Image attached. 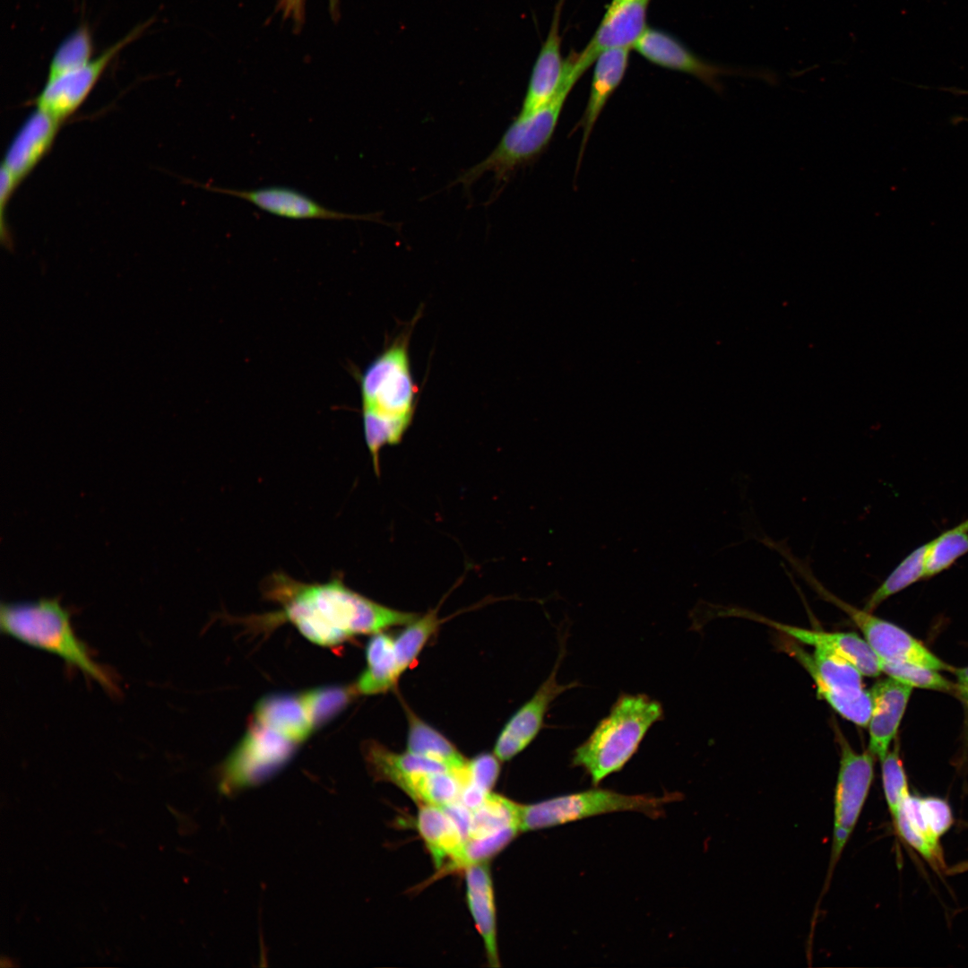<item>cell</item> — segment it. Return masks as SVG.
Here are the masks:
<instances>
[{
    "instance_id": "1f68e13d",
    "label": "cell",
    "mask_w": 968,
    "mask_h": 968,
    "mask_svg": "<svg viewBox=\"0 0 968 968\" xmlns=\"http://www.w3.org/2000/svg\"><path fill=\"white\" fill-rule=\"evenodd\" d=\"M519 832L516 827H508L487 836L467 839L458 857L438 869L439 875L486 862L501 851Z\"/></svg>"
},
{
    "instance_id": "2e32d148",
    "label": "cell",
    "mask_w": 968,
    "mask_h": 968,
    "mask_svg": "<svg viewBox=\"0 0 968 968\" xmlns=\"http://www.w3.org/2000/svg\"><path fill=\"white\" fill-rule=\"evenodd\" d=\"M61 125L38 108L22 125L2 162L18 186L50 151Z\"/></svg>"
},
{
    "instance_id": "603a6c76",
    "label": "cell",
    "mask_w": 968,
    "mask_h": 968,
    "mask_svg": "<svg viewBox=\"0 0 968 968\" xmlns=\"http://www.w3.org/2000/svg\"><path fill=\"white\" fill-rule=\"evenodd\" d=\"M416 827L437 869L454 860L465 839L442 807L420 805Z\"/></svg>"
},
{
    "instance_id": "e575fe53",
    "label": "cell",
    "mask_w": 968,
    "mask_h": 968,
    "mask_svg": "<svg viewBox=\"0 0 968 968\" xmlns=\"http://www.w3.org/2000/svg\"><path fill=\"white\" fill-rule=\"evenodd\" d=\"M882 762V780L886 802L894 817L903 799L909 794L907 780L899 756L898 747L888 751Z\"/></svg>"
},
{
    "instance_id": "3957f363",
    "label": "cell",
    "mask_w": 968,
    "mask_h": 968,
    "mask_svg": "<svg viewBox=\"0 0 968 968\" xmlns=\"http://www.w3.org/2000/svg\"><path fill=\"white\" fill-rule=\"evenodd\" d=\"M0 627L7 636L57 656L108 693L117 692L111 674L94 660L86 644L76 635L70 613L58 599L2 603Z\"/></svg>"
},
{
    "instance_id": "484cf974",
    "label": "cell",
    "mask_w": 968,
    "mask_h": 968,
    "mask_svg": "<svg viewBox=\"0 0 968 968\" xmlns=\"http://www.w3.org/2000/svg\"><path fill=\"white\" fill-rule=\"evenodd\" d=\"M463 784L453 771H436L408 778L401 790L420 805L442 807L460 799Z\"/></svg>"
},
{
    "instance_id": "7c38bea8",
    "label": "cell",
    "mask_w": 968,
    "mask_h": 968,
    "mask_svg": "<svg viewBox=\"0 0 968 968\" xmlns=\"http://www.w3.org/2000/svg\"><path fill=\"white\" fill-rule=\"evenodd\" d=\"M564 654V644H561L558 658L548 678L501 730L494 748V754L500 761L510 760L525 749L540 730L549 704L566 690L579 686L577 682L563 685L557 680Z\"/></svg>"
},
{
    "instance_id": "5bb4252c",
    "label": "cell",
    "mask_w": 968,
    "mask_h": 968,
    "mask_svg": "<svg viewBox=\"0 0 968 968\" xmlns=\"http://www.w3.org/2000/svg\"><path fill=\"white\" fill-rule=\"evenodd\" d=\"M649 1L611 3L585 48L570 56L575 68L583 73L602 52L634 48L647 29Z\"/></svg>"
},
{
    "instance_id": "30bf717a",
    "label": "cell",
    "mask_w": 968,
    "mask_h": 968,
    "mask_svg": "<svg viewBox=\"0 0 968 968\" xmlns=\"http://www.w3.org/2000/svg\"><path fill=\"white\" fill-rule=\"evenodd\" d=\"M841 747L840 767L834 793V819L829 876L833 872L859 819L873 780L874 758L869 752H855L837 731Z\"/></svg>"
},
{
    "instance_id": "f1b7e54d",
    "label": "cell",
    "mask_w": 968,
    "mask_h": 968,
    "mask_svg": "<svg viewBox=\"0 0 968 968\" xmlns=\"http://www.w3.org/2000/svg\"><path fill=\"white\" fill-rule=\"evenodd\" d=\"M94 43L90 28L82 24L58 45L49 62L47 81L79 69L93 58Z\"/></svg>"
},
{
    "instance_id": "4fadbf2b",
    "label": "cell",
    "mask_w": 968,
    "mask_h": 968,
    "mask_svg": "<svg viewBox=\"0 0 968 968\" xmlns=\"http://www.w3.org/2000/svg\"><path fill=\"white\" fill-rule=\"evenodd\" d=\"M203 187L212 192L243 199L262 211L287 219L380 220L378 216L375 214H352L330 209L307 194L286 186H272L255 189H232L205 185Z\"/></svg>"
},
{
    "instance_id": "f35d334b",
    "label": "cell",
    "mask_w": 968,
    "mask_h": 968,
    "mask_svg": "<svg viewBox=\"0 0 968 968\" xmlns=\"http://www.w3.org/2000/svg\"><path fill=\"white\" fill-rule=\"evenodd\" d=\"M900 809L915 831L921 834L933 844L939 845L938 839L932 835L924 818L921 809V799L908 794L903 799Z\"/></svg>"
},
{
    "instance_id": "e0dca14e",
    "label": "cell",
    "mask_w": 968,
    "mask_h": 968,
    "mask_svg": "<svg viewBox=\"0 0 968 968\" xmlns=\"http://www.w3.org/2000/svg\"><path fill=\"white\" fill-rule=\"evenodd\" d=\"M634 48L651 63L693 75L716 91L722 89L719 76L738 73L704 62L676 39L655 29L647 28Z\"/></svg>"
},
{
    "instance_id": "7402d4cb",
    "label": "cell",
    "mask_w": 968,
    "mask_h": 968,
    "mask_svg": "<svg viewBox=\"0 0 968 968\" xmlns=\"http://www.w3.org/2000/svg\"><path fill=\"white\" fill-rule=\"evenodd\" d=\"M252 721L298 745L315 730L300 694H272L263 697L255 707Z\"/></svg>"
},
{
    "instance_id": "6da1fadb",
    "label": "cell",
    "mask_w": 968,
    "mask_h": 968,
    "mask_svg": "<svg viewBox=\"0 0 968 968\" xmlns=\"http://www.w3.org/2000/svg\"><path fill=\"white\" fill-rule=\"evenodd\" d=\"M264 591L281 605L274 618L290 621L306 638L322 646H334L350 636L376 634L417 618L369 600L338 577L324 583H307L281 572L273 573L264 581Z\"/></svg>"
},
{
    "instance_id": "8fae6325",
    "label": "cell",
    "mask_w": 968,
    "mask_h": 968,
    "mask_svg": "<svg viewBox=\"0 0 968 968\" xmlns=\"http://www.w3.org/2000/svg\"><path fill=\"white\" fill-rule=\"evenodd\" d=\"M150 23L148 21L137 26L84 66L54 80L46 81L43 89L34 99L36 108L63 124L86 100L117 54L136 39Z\"/></svg>"
},
{
    "instance_id": "277c9868",
    "label": "cell",
    "mask_w": 968,
    "mask_h": 968,
    "mask_svg": "<svg viewBox=\"0 0 968 968\" xmlns=\"http://www.w3.org/2000/svg\"><path fill=\"white\" fill-rule=\"evenodd\" d=\"M662 717L661 703L647 695L621 694L609 714L574 750L572 765L582 767L597 786L626 765L649 729Z\"/></svg>"
},
{
    "instance_id": "f546056e",
    "label": "cell",
    "mask_w": 968,
    "mask_h": 968,
    "mask_svg": "<svg viewBox=\"0 0 968 968\" xmlns=\"http://www.w3.org/2000/svg\"><path fill=\"white\" fill-rule=\"evenodd\" d=\"M968 552V519L948 529L929 542L926 578L948 569Z\"/></svg>"
},
{
    "instance_id": "cb8c5ba5",
    "label": "cell",
    "mask_w": 968,
    "mask_h": 968,
    "mask_svg": "<svg viewBox=\"0 0 968 968\" xmlns=\"http://www.w3.org/2000/svg\"><path fill=\"white\" fill-rule=\"evenodd\" d=\"M367 667L354 687L358 694L376 695L393 687L402 675L394 655L393 638L376 633L366 647Z\"/></svg>"
},
{
    "instance_id": "ba28073f",
    "label": "cell",
    "mask_w": 968,
    "mask_h": 968,
    "mask_svg": "<svg viewBox=\"0 0 968 968\" xmlns=\"http://www.w3.org/2000/svg\"><path fill=\"white\" fill-rule=\"evenodd\" d=\"M791 566L820 597L849 616L879 659L910 662L936 670H950L946 663L902 628L872 615V612L864 609H860L836 597L816 579L808 566L799 559L793 560Z\"/></svg>"
},
{
    "instance_id": "83f0119b",
    "label": "cell",
    "mask_w": 968,
    "mask_h": 968,
    "mask_svg": "<svg viewBox=\"0 0 968 968\" xmlns=\"http://www.w3.org/2000/svg\"><path fill=\"white\" fill-rule=\"evenodd\" d=\"M929 542L915 549L890 573L885 581L870 594L864 609L872 612L884 601L926 578V557Z\"/></svg>"
},
{
    "instance_id": "d4e9b609",
    "label": "cell",
    "mask_w": 968,
    "mask_h": 968,
    "mask_svg": "<svg viewBox=\"0 0 968 968\" xmlns=\"http://www.w3.org/2000/svg\"><path fill=\"white\" fill-rule=\"evenodd\" d=\"M407 751L444 764L457 775L467 772L468 761L439 731L407 710Z\"/></svg>"
},
{
    "instance_id": "d590c367",
    "label": "cell",
    "mask_w": 968,
    "mask_h": 968,
    "mask_svg": "<svg viewBox=\"0 0 968 968\" xmlns=\"http://www.w3.org/2000/svg\"><path fill=\"white\" fill-rule=\"evenodd\" d=\"M898 834L912 847L918 851L931 865L940 869L944 867V860L939 845L933 844L921 834L915 831L899 808L894 817Z\"/></svg>"
},
{
    "instance_id": "ab89813d",
    "label": "cell",
    "mask_w": 968,
    "mask_h": 968,
    "mask_svg": "<svg viewBox=\"0 0 968 968\" xmlns=\"http://www.w3.org/2000/svg\"><path fill=\"white\" fill-rule=\"evenodd\" d=\"M19 186L10 174V172L1 165L0 169V233L1 239L4 243H8V233L5 225V210L7 204L13 194L15 189Z\"/></svg>"
},
{
    "instance_id": "4dcf8cb0",
    "label": "cell",
    "mask_w": 968,
    "mask_h": 968,
    "mask_svg": "<svg viewBox=\"0 0 968 968\" xmlns=\"http://www.w3.org/2000/svg\"><path fill=\"white\" fill-rule=\"evenodd\" d=\"M439 625L436 610L417 617L393 638L394 655L401 674L417 659Z\"/></svg>"
},
{
    "instance_id": "7bdbcfd3",
    "label": "cell",
    "mask_w": 968,
    "mask_h": 968,
    "mask_svg": "<svg viewBox=\"0 0 968 968\" xmlns=\"http://www.w3.org/2000/svg\"><path fill=\"white\" fill-rule=\"evenodd\" d=\"M968 870V861L962 862L951 869V873H959Z\"/></svg>"
},
{
    "instance_id": "ac0fdd59",
    "label": "cell",
    "mask_w": 968,
    "mask_h": 968,
    "mask_svg": "<svg viewBox=\"0 0 968 968\" xmlns=\"http://www.w3.org/2000/svg\"><path fill=\"white\" fill-rule=\"evenodd\" d=\"M912 687L893 678L877 681L869 690L872 711L869 722V749L882 760L888 753L904 713Z\"/></svg>"
},
{
    "instance_id": "7a4b0ae2",
    "label": "cell",
    "mask_w": 968,
    "mask_h": 968,
    "mask_svg": "<svg viewBox=\"0 0 968 968\" xmlns=\"http://www.w3.org/2000/svg\"><path fill=\"white\" fill-rule=\"evenodd\" d=\"M414 324L375 358L359 377L364 436L376 473L380 451L401 442L416 411L418 387L409 355Z\"/></svg>"
},
{
    "instance_id": "4316f807",
    "label": "cell",
    "mask_w": 968,
    "mask_h": 968,
    "mask_svg": "<svg viewBox=\"0 0 968 968\" xmlns=\"http://www.w3.org/2000/svg\"><path fill=\"white\" fill-rule=\"evenodd\" d=\"M521 809L522 804L489 792L483 802L471 810L468 839L493 834L508 827L521 831Z\"/></svg>"
},
{
    "instance_id": "ffe728a7",
    "label": "cell",
    "mask_w": 968,
    "mask_h": 968,
    "mask_svg": "<svg viewBox=\"0 0 968 968\" xmlns=\"http://www.w3.org/2000/svg\"><path fill=\"white\" fill-rule=\"evenodd\" d=\"M628 48H615L602 52L595 60L590 95L578 126L583 130L578 165L582 160L591 133L608 99L623 80L627 64Z\"/></svg>"
},
{
    "instance_id": "60d3db41",
    "label": "cell",
    "mask_w": 968,
    "mask_h": 968,
    "mask_svg": "<svg viewBox=\"0 0 968 968\" xmlns=\"http://www.w3.org/2000/svg\"><path fill=\"white\" fill-rule=\"evenodd\" d=\"M332 9L336 8L337 0H330ZM279 8L285 19H290L299 28L304 22L306 0H281Z\"/></svg>"
},
{
    "instance_id": "74e56055",
    "label": "cell",
    "mask_w": 968,
    "mask_h": 968,
    "mask_svg": "<svg viewBox=\"0 0 968 968\" xmlns=\"http://www.w3.org/2000/svg\"><path fill=\"white\" fill-rule=\"evenodd\" d=\"M921 809L932 835L938 839L953 823L949 806L940 799L929 797L921 799Z\"/></svg>"
},
{
    "instance_id": "f6af8a7d",
    "label": "cell",
    "mask_w": 968,
    "mask_h": 968,
    "mask_svg": "<svg viewBox=\"0 0 968 968\" xmlns=\"http://www.w3.org/2000/svg\"><path fill=\"white\" fill-rule=\"evenodd\" d=\"M629 1H635V0H612L611 3H623V2H629Z\"/></svg>"
},
{
    "instance_id": "9a60e30c",
    "label": "cell",
    "mask_w": 968,
    "mask_h": 968,
    "mask_svg": "<svg viewBox=\"0 0 968 968\" xmlns=\"http://www.w3.org/2000/svg\"><path fill=\"white\" fill-rule=\"evenodd\" d=\"M728 615L739 616L765 624L806 644L831 651L851 661L862 675L877 677L879 658L865 639L855 633L825 632L780 623L747 609H730Z\"/></svg>"
},
{
    "instance_id": "d6986e66",
    "label": "cell",
    "mask_w": 968,
    "mask_h": 968,
    "mask_svg": "<svg viewBox=\"0 0 968 968\" xmlns=\"http://www.w3.org/2000/svg\"><path fill=\"white\" fill-rule=\"evenodd\" d=\"M564 0L555 8L548 36L534 63L518 116H527L545 105L557 91L565 72L561 56L559 21Z\"/></svg>"
},
{
    "instance_id": "836d02e7",
    "label": "cell",
    "mask_w": 968,
    "mask_h": 968,
    "mask_svg": "<svg viewBox=\"0 0 968 968\" xmlns=\"http://www.w3.org/2000/svg\"><path fill=\"white\" fill-rule=\"evenodd\" d=\"M881 671L911 687L949 691L953 685L936 670L905 662L879 659Z\"/></svg>"
},
{
    "instance_id": "44dd1931",
    "label": "cell",
    "mask_w": 968,
    "mask_h": 968,
    "mask_svg": "<svg viewBox=\"0 0 968 968\" xmlns=\"http://www.w3.org/2000/svg\"><path fill=\"white\" fill-rule=\"evenodd\" d=\"M466 898L490 966H500L497 944L496 906L492 877L486 862L465 869Z\"/></svg>"
},
{
    "instance_id": "8d00e7d4",
    "label": "cell",
    "mask_w": 968,
    "mask_h": 968,
    "mask_svg": "<svg viewBox=\"0 0 968 968\" xmlns=\"http://www.w3.org/2000/svg\"><path fill=\"white\" fill-rule=\"evenodd\" d=\"M498 760L495 754L483 753L468 761L469 783L490 792L499 774Z\"/></svg>"
},
{
    "instance_id": "52a82bcc",
    "label": "cell",
    "mask_w": 968,
    "mask_h": 968,
    "mask_svg": "<svg viewBox=\"0 0 968 968\" xmlns=\"http://www.w3.org/2000/svg\"><path fill=\"white\" fill-rule=\"evenodd\" d=\"M789 651L812 677L818 696L844 719L860 727L869 724L872 699L864 689L861 672L836 653L815 648L812 654L791 644Z\"/></svg>"
},
{
    "instance_id": "8992f818",
    "label": "cell",
    "mask_w": 968,
    "mask_h": 968,
    "mask_svg": "<svg viewBox=\"0 0 968 968\" xmlns=\"http://www.w3.org/2000/svg\"><path fill=\"white\" fill-rule=\"evenodd\" d=\"M680 799L681 794L677 792L656 797L627 795L595 788L522 805L521 831L540 830L619 811H635L657 818L661 816L665 804Z\"/></svg>"
},
{
    "instance_id": "9c48e42d",
    "label": "cell",
    "mask_w": 968,
    "mask_h": 968,
    "mask_svg": "<svg viewBox=\"0 0 968 968\" xmlns=\"http://www.w3.org/2000/svg\"><path fill=\"white\" fill-rule=\"evenodd\" d=\"M297 747L273 730L251 721L221 767L220 789L230 794L264 782L290 759Z\"/></svg>"
},
{
    "instance_id": "d6a6232c",
    "label": "cell",
    "mask_w": 968,
    "mask_h": 968,
    "mask_svg": "<svg viewBox=\"0 0 968 968\" xmlns=\"http://www.w3.org/2000/svg\"><path fill=\"white\" fill-rule=\"evenodd\" d=\"M356 693L354 687L331 686L307 690L300 696L315 730L341 713Z\"/></svg>"
},
{
    "instance_id": "ee69618b",
    "label": "cell",
    "mask_w": 968,
    "mask_h": 968,
    "mask_svg": "<svg viewBox=\"0 0 968 968\" xmlns=\"http://www.w3.org/2000/svg\"><path fill=\"white\" fill-rule=\"evenodd\" d=\"M942 90L950 91L957 95H968V90H961L955 87L942 88Z\"/></svg>"
},
{
    "instance_id": "b9f144b4",
    "label": "cell",
    "mask_w": 968,
    "mask_h": 968,
    "mask_svg": "<svg viewBox=\"0 0 968 968\" xmlns=\"http://www.w3.org/2000/svg\"><path fill=\"white\" fill-rule=\"evenodd\" d=\"M956 676V689L960 696L968 704V667L955 670Z\"/></svg>"
},
{
    "instance_id": "5b68a950",
    "label": "cell",
    "mask_w": 968,
    "mask_h": 968,
    "mask_svg": "<svg viewBox=\"0 0 968 968\" xmlns=\"http://www.w3.org/2000/svg\"><path fill=\"white\" fill-rule=\"evenodd\" d=\"M580 77L566 63L556 94L536 111L517 116L494 150L463 172L454 184L461 183L469 188L486 173L492 174L497 183H502L507 181L517 169L536 158L550 142L567 96Z\"/></svg>"
}]
</instances>
